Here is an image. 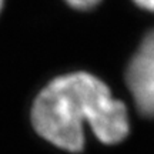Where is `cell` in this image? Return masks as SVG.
<instances>
[{
    "mask_svg": "<svg viewBox=\"0 0 154 154\" xmlns=\"http://www.w3.org/2000/svg\"><path fill=\"white\" fill-rule=\"evenodd\" d=\"M126 84L138 111L154 117V29L146 34L128 61Z\"/></svg>",
    "mask_w": 154,
    "mask_h": 154,
    "instance_id": "2",
    "label": "cell"
},
{
    "mask_svg": "<svg viewBox=\"0 0 154 154\" xmlns=\"http://www.w3.org/2000/svg\"><path fill=\"white\" fill-rule=\"evenodd\" d=\"M133 2H134L138 7L154 13V0H133Z\"/></svg>",
    "mask_w": 154,
    "mask_h": 154,
    "instance_id": "4",
    "label": "cell"
},
{
    "mask_svg": "<svg viewBox=\"0 0 154 154\" xmlns=\"http://www.w3.org/2000/svg\"><path fill=\"white\" fill-rule=\"evenodd\" d=\"M69 6L77 10H90L99 5L101 0H64Z\"/></svg>",
    "mask_w": 154,
    "mask_h": 154,
    "instance_id": "3",
    "label": "cell"
},
{
    "mask_svg": "<svg viewBox=\"0 0 154 154\" xmlns=\"http://www.w3.org/2000/svg\"><path fill=\"white\" fill-rule=\"evenodd\" d=\"M5 2H6V0H0V13H2L3 7H5Z\"/></svg>",
    "mask_w": 154,
    "mask_h": 154,
    "instance_id": "5",
    "label": "cell"
},
{
    "mask_svg": "<svg viewBox=\"0 0 154 154\" xmlns=\"http://www.w3.org/2000/svg\"><path fill=\"white\" fill-rule=\"evenodd\" d=\"M34 131L57 149H84V126L104 144L123 141L130 131L127 107L103 80L87 72L54 77L34 97L30 109Z\"/></svg>",
    "mask_w": 154,
    "mask_h": 154,
    "instance_id": "1",
    "label": "cell"
}]
</instances>
